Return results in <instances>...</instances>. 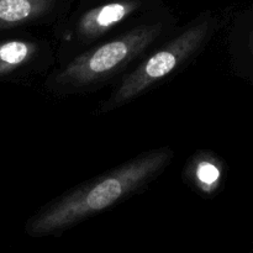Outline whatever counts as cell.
I'll return each mask as SVG.
<instances>
[{"instance_id":"cell-1","label":"cell","mask_w":253,"mask_h":253,"mask_svg":"<svg viewBox=\"0 0 253 253\" xmlns=\"http://www.w3.org/2000/svg\"><path fill=\"white\" fill-rule=\"evenodd\" d=\"M174 158V150L161 146L95 175L40 208L26 224L32 237L59 235L133 195L145 192Z\"/></svg>"},{"instance_id":"cell-2","label":"cell","mask_w":253,"mask_h":253,"mask_svg":"<svg viewBox=\"0 0 253 253\" xmlns=\"http://www.w3.org/2000/svg\"><path fill=\"white\" fill-rule=\"evenodd\" d=\"M178 27L166 10L82 51L44 76L42 86L56 98L95 93L116 83Z\"/></svg>"},{"instance_id":"cell-3","label":"cell","mask_w":253,"mask_h":253,"mask_svg":"<svg viewBox=\"0 0 253 253\" xmlns=\"http://www.w3.org/2000/svg\"><path fill=\"white\" fill-rule=\"evenodd\" d=\"M217 29L219 20L209 11L178 26L113 84V90L99 103L96 114L103 115L127 105L187 68L205 51Z\"/></svg>"},{"instance_id":"cell-4","label":"cell","mask_w":253,"mask_h":253,"mask_svg":"<svg viewBox=\"0 0 253 253\" xmlns=\"http://www.w3.org/2000/svg\"><path fill=\"white\" fill-rule=\"evenodd\" d=\"M163 11L147 0H89L52 30L56 67L96 42Z\"/></svg>"},{"instance_id":"cell-5","label":"cell","mask_w":253,"mask_h":253,"mask_svg":"<svg viewBox=\"0 0 253 253\" xmlns=\"http://www.w3.org/2000/svg\"><path fill=\"white\" fill-rule=\"evenodd\" d=\"M0 37V79L27 83L44 77L56 67L53 40L27 32L10 30Z\"/></svg>"},{"instance_id":"cell-6","label":"cell","mask_w":253,"mask_h":253,"mask_svg":"<svg viewBox=\"0 0 253 253\" xmlns=\"http://www.w3.org/2000/svg\"><path fill=\"white\" fill-rule=\"evenodd\" d=\"M66 17L62 0H0V32L39 26L54 30Z\"/></svg>"},{"instance_id":"cell-7","label":"cell","mask_w":253,"mask_h":253,"mask_svg":"<svg viewBox=\"0 0 253 253\" xmlns=\"http://www.w3.org/2000/svg\"><path fill=\"white\" fill-rule=\"evenodd\" d=\"M224 163L210 151H198L188 160L183 169V180L202 197H212L221 187Z\"/></svg>"}]
</instances>
